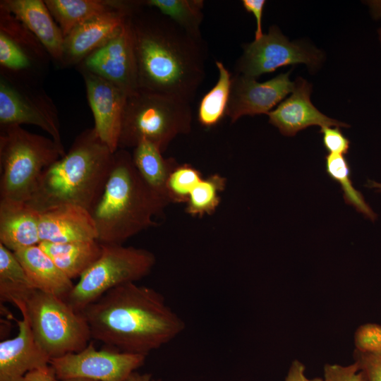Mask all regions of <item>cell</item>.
Instances as JSON below:
<instances>
[{"mask_svg": "<svg viewBox=\"0 0 381 381\" xmlns=\"http://www.w3.org/2000/svg\"><path fill=\"white\" fill-rule=\"evenodd\" d=\"M37 290L14 253L0 243V298L13 305Z\"/></svg>", "mask_w": 381, "mask_h": 381, "instance_id": "obj_25", "label": "cell"}, {"mask_svg": "<svg viewBox=\"0 0 381 381\" xmlns=\"http://www.w3.org/2000/svg\"><path fill=\"white\" fill-rule=\"evenodd\" d=\"M40 242L71 243L97 240L90 212L78 205H64L40 212Z\"/></svg>", "mask_w": 381, "mask_h": 381, "instance_id": "obj_18", "label": "cell"}, {"mask_svg": "<svg viewBox=\"0 0 381 381\" xmlns=\"http://www.w3.org/2000/svg\"><path fill=\"white\" fill-rule=\"evenodd\" d=\"M367 186L370 188H375L377 189V191L381 192V183L368 180Z\"/></svg>", "mask_w": 381, "mask_h": 381, "instance_id": "obj_41", "label": "cell"}, {"mask_svg": "<svg viewBox=\"0 0 381 381\" xmlns=\"http://www.w3.org/2000/svg\"><path fill=\"white\" fill-rule=\"evenodd\" d=\"M24 307L37 342L51 359L88 345L92 336L85 315L65 299L35 290Z\"/></svg>", "mask_w": 381, "mask_h": 381, "instance_id": "obj_7", "label": "cell"}, {"mask_svg": "<svg viewBox=\"0 0 381 381\" xmlns=\"http://www.w3.org/2000/svg\"><path fill=\"white\" fill-rule=\"evenodd\" d=\"M37 290L66 299L74 284L40 247L33 246L14 253Z\"/></svg>", "mask_w": 381, "mask_h": 381, "instance_id": "obj_21", "label": "cell"}, {"mask_svg": "<svg viewBox=\"0 0 381 381\" xmlns=\"http://www.w3.org/2000/svg\"><path fill=\"white\" fill-rule=\"evenodd\" d=\"M102 247L99 258L80 276L65 299L77 311L82 312L114 288L144 278L156 262L155 255L144 248L120 244Z\"/></svg>", "mask_w": 381, "mask_h": 381, "instance_id": "obj_8", "label": "cell"}, {"mask_svg": "<svg viewBox=\"0 0 381 381\" xmlns=\"http://www.w3.org/2000/svg\"><path fill=\"white\" fill-rule=\"evenodd\" d=\"M215 65L217 81L202 97L198 109V120L205 128L214 126L226 116L231 95L233 75L222 62L216 61Z\"/></svg>", "mask_w": 381, "mask_h": 381, "instance_id": "obj_26", "label": "cell"}, {"mask_svg": "<svg viewBox=\"0 0 381 381\" xmlns=\"http://www.w3.org/2000/svg\"><path fill=\"white\" fill-rule=\"evenodd\" d=\"M81 63L80 68L111 82L127 95L138 90V67L131 16L114 37Z\"/></svg>", "mask_w": 381, "mask_h": 381, "instance_id": "obj_12", "label": "cell"}, {"mask_svg": "<svg viewBox=\"0 0 381 381\" xmlns=\"http://www.w3.org/2000/svg\"><path fill=\"white\" fill-rule=\"evenodd\" d=\"M133 149V162L143 181L152 190L170 203L167 183L171 172L179 164L174 158H164L161 150L146 140L140 141Z\"/></svg>", "mask_w": 381, "mask_h": 381, "instance_id": "obj_23", "label": "cell"}, {"mask_svg": "<svg viewBox=\"0 0 381 381\" xmlns=\"http://www.w3.org/2000/svg\"><path fill=\"white\" fill-rule=\"evenodd\" d=\"M355 349L368 353L381 352V325L365 323L354 333Z\"/></svg>", "mask_w": 381, "mask_h": 381, "instance_id": "obj_32", "label": "cell"}, {"mask_svg": "<svg viewBox=\"0 0 381 381\" xmlns=\"http://www.w3.org/2000/svg\"><path fill=\"white\" fill-rule=\"evenodd\" d=\"M325 169L328 176L339 183L345 202L374 221L377 214L366 202L363 194L353 187L351 167L346 157L342 155L329 153L325 156Z\"/></svg>", "mask_w": 381, "mask_h": 381, "instance_id": "obj_28", "label": "cell"}, {"mask_svg": "<svg viewBox=\"0 0 381 381\" xmlns=\"http://www.w3.org/2000/svg\"><path fill=\"white\" fill-rule=\"evenodd\" d=\"M353 356L367 381H381V352L368 353L355 349Z\"/></svg>", "mask_w": 381, "mask_h": 381, "instance_id": "obj_34", "label": "cell"}, {"mask_svg": "<svg viewBox=\"0 0 381 381\" xmlns=\"http://www.w3.org/2000/svg\"><path fill=\"white\" fill-rule=\"evenodd\" d=\"M191 103L178 97L139 88L127 95L119 148H134L142 140L162 152L178 135L191 131Z\"/></svg>", "mask_w": 381, "mask_h": 381, "instance_id": "obj_6", "label": "cell"}, {"mask_svg": "<svg viewBox=\"0 0 381 381\" xmlns=\"http://www.w3.org/2000/svg\"><path fill=\"white\" fill-rule=\"evenodd\" d=\"M34 125L63 146L57 110L45 93L28 92L4 75L0 77V126Z\"/></svg>", "mask_w": 381, "mask_h": 381, "instance_id": "obj_11", "label": "cell"}, {"mask_svg": "<svg viewBox=\"0 0 381 381\" xmlns=\"http://www.w3.org/2000/svg\"><path fill=\"white\" fill-rule=\"evenodd\" d=\"M320 133L322 134V143L329 154L344 155L350 147L349 140L343 134L339 127H322Z\"/></svg>", "mask_w": 381, "mask_h": 381, "instance_id": "obj_35", "label": "cell"}, {"mask_svg": "<svg viewBox=\"0 0 381 381\" xmlns=\"http://www.w3.org/2000/svg\"><path fill=\"white\" fill-rule=\"evenodd\" d=\"M226 184V179L218 174L202 178L191 191L186 212L193 217L213 213L221 202L219 194L225 189Z\"/></svg>", "mask_w": 381, "mask_h": 381, "instance_id": "obj_29", "label": "cell"}, {"mask_svg": "<svg viewBox=\"0 0 381 381\" xmlns=\"http://www.w3.org/2000/svg\"><path fill=\"white\" fill-rule=\"evenodd\" d=\"M23 47L0 32V64L13 71L28 69L32 66L30 54Z\"/></svg>", "mask_w": 381, "mask_h": 381, "instance_id": "obj_31", "label": "cell"}, {"mask_svg": "<svg viewBox=\"0 0 381 381\" xmlns=\"http://www.w3.org/2000/svg\"><path fill=\"white\" fill-rule=\"evenodd\" d=\"M131 1L44 0L49 12L66 37L75 27L104 13L125 7Z\"/></svg>", "mask_w": 381, "mask_h": 381, "instance_id": "obj_24", "label": "cell"}, {"mask_svg": "<svg viewBox=\"0 0 381 381\" xmlns=\"http://www.w3.org/2000/svg\"><path fill=\"white\" fill-rule=\"evenodd\" d=\"M291 72L281 73L262 83L241 75H233L226 116L234 123L243 116L267 114L293 92L295 82L289 79Z\"/></svg>", "mask_w": 381, "mask_h": 381, "instance_id": "obj_13", "label": "cell"}, {"mask_svg": "<svg viewBox=\"0 0 381 381\" xmlns=\"http://www.w3.org/2000/svg\"><path fill=\"white\" fill-rule=\"evenodd\" d=\"M311 85L298 78L292 94L281 102L267 115L269 122L277 127L282 135H295L310 126L349 128V125L331 119L321 113L311 102Z\"/></svg>", "mask_w": 381, "mask_h": 381, "instance_id": "obj_17", "label": "cell"}, {"mask_svg": "<svg viewBox=\"0 0 381 381\" xmlns=\"http://www.w3.org/2000/svg\"><path fill=\"white\" fill-rule=\"evenodd\" d=\"M285 381H325L323 378H308L306 375V367L298 360H294L288 370Z\"/></svg>", "mask_w": 381, "mask_h": 381, "instance_id": "obj_37", "label": "cell"}, {"mask_svg": "<svg viewBox=\"0 0 381 381\" xmlns=\"http://www.w3.org/2000/svg\"><path fill=\"white\" fill-rule=\"evenodd\" d=\"M66 153L52 138L17 125L1 128L0 200L27 202L44 170Z\"/></svg>", "mask_w": 381, "mask_h": 381, "instance_id": "obj_5", "label": "cell"}, {"mask_svg": "<svg viewBox=\"0 0 381 381\" xmlns=\"http://www.w3.org/2000/svg\"><path fill=\"white\" fill-rule=\"evenodd\" d=\"M126 381H156L150 373H133Z\"/></svg>", "mask_w": 381, "mask_h": 381, "instance_id": "obj_40", "label": "cell"}, {"mask_svg": "<svg viewBox=\"0 0 381 381\" xmlns=\"http://www.w3.org/2000/svg\"><path fill=\"white\" fill-rule=\"evenodd\" d=\"M0 8L23 23L52 59L63 63L65 37L44 1L1 0Z\"/></svg>", "mask_w": 381, "mask_h": 381, "instance_id": "obj_19", "label": "cell"}, {"mask_svg": "<svg viewBox=\"0 0 381 381\" xmlns=\"http://www.w3.org/2000/svg\"><path fill=\"white\" fill-rule=\"evenodd\" d=\"M114 154L93 128L84 130L68 152L44 170L27 203L38 212L64 205L90 211L104 190Z\"/></svg>", "mask_w": 381, "mask_h": 381, "instance_id": "obj_3", "label": "cell"}, {"mask_svg": "<svg viewBox=\"0 0 381 381\" xmlns=\"http://www.w3.org/2000/svg\"><path fill=\"white\" fill-rule=\"evenodd\" d=\"M169 203L143 181L131 154L119 148L104 190L90 210L102 244H120L140 231L156 225Z\"/></svg>", "mask_w": 381, "mask_h": 381, "instance_id": "obj_4", "label": "cell"}, {"mask_svg": "<svg viewBox=\"0 0 381 381\" xmlns=\"http://www.w3.org/2000/svg\"><path fill=\"white\" fill-rule=\"evenodd\" d=\"M16 306L22 319L17 321L18 334L0 343V381H22L28 373L49 365L51 361L35 338L24 302Z\"/></svg>", "mask_w": 381, "mask_h": 381, "instance_id": "obj_16", "label": "cell"}, {"mask_svg": "<svg viewBox=\"0 0 381 381\" xmlns=\"http://www.w3.org/2000/svg\"><path fill=\"white\" fill-rule=\"evenodd\" d=\"M373 17L375 19L381 18V1H368ZM379 40L381 43V28L378 30Z\"/></svg>", "mask_w": 381, "mask_h": 381, "instance_id": "obj_39", "label": "cell"}, {"mask_svg": "<svg viewBox=\"0 0 381 381\" xmlns=\"http://www.w3.org/2000/svg\"><path fill=\"white\" fill-rule=\"evenodd\" d=\"M141 2L145 6L157 10L192 35L202 37V0H146Z\"/></svg>", "mask_w": 381, "mask_h": 381, "instance_id": "obj_27", "label": "cell"}, {"mask_svg": "<svg viewBox=\"0 0 381 381\" xmlns=\"http://www.w3.org/2000/svg\"><path fill=\"white\" fill-rule=\"evenodd\" d=\"M323 379L325 381H367L355 361L348 365L325 364Z\"/></svg>", "mask_w": 381, "mask_h": 381, "instance_id": "obj_33", "label": "cell"}, {"mask_svg": "<svg viewBox=\"0 0 381 381\" xmlns=\"http://www.w3.org/2000/svg\"><path fill=\"white\" fill-rule=\"evenodd\" d=\"M200 171L190 164H178L171 172L167 183L170 202H187L195 186L202 180Z\"/></svg>", "mask_w": 381, "mask_h": 381, "instance_id": "obj_30", "label": "cell"}, {"mask_svg": "<svg viewBox=\"0 0 381 381\" xmlns=\"http://www.w3.org/2000/svg\"><path fill=\"white\" fill-rule=\"evenodd\" d=\"M56 379L54 370L49 365L28 373L22 381H55Z\"/></svg>", "mask_w": 381, "mask_h": 381, "instance_id": "obj_38", "label": "cell"}, {"mask_svg": "<svg viewBox=\"0 0 381 381\" xmlns=\"http://www.w3.org/2000/svg\"><path fill=\"white\" fill-rule=\"evenodd\" d=\"M82 312L92 339L108 348L146 356L186 328L161 293L136 282L111 289Z\"/></svg>", "mask_w": 381, "mask_h": 381, "instance_id": "obj_2", "label": "cell"}, {"mask_svg": "<svg viewBox=\"0 0 381 381\" xmlns=\"http://www.w3.org/2000/svg\"><path fill=\"white\" fill-rule=\"evenodd\" d=\"M243 48V54L235 65L236 74L255 79L289 65L304 64L314 69L322 60L320 51L290 42L275 25Z\"/></svg>", "mask_w": 381, "mask_h": 381, "instance_id": "obj_9", "label": "cell"}, {"mask_svg": "<svg viewBox=\"0 0 381 381\" xmlns=\"http://www.w3.org/2000/svg\"><path fill=\"white\" fill-rule=\"evenodd\" d=\"M39 219L27 202L0 200V243L13 253L39 245Z\"/></svg>", "mask_w": 381, "mask_h": 381, "instance_id": "obj_20", "label": "cell"}, {"mask_svg": "<svg viewBox=\"0 0 381 381\" xmlns=\"http://www.w3.org/2000/svg\"><path fill=\"white\" fill-rule=\"evenodd\" d=\"M38 246L71 279L80 278L99 258L102 250L97 240L61 243L42 241Z\"/></svg>", "mask_w": 381, "mask_h": 381, "instance_id": "obj_22", "label": "cell"}, {"mask_svg": "<svg viewBox=\"0 0 381 381\" xmlns=\"http://www.w3.org/2000/svg\"><path fill=\"white\" fill-rule=\"evenodd\" d=\"M146 356L106 347L97 349L92 343L83 350L51 359L49 365L58 380L84 378L95 381H126L145 363Z\"/></svg>", "mask_w": 381, "mask_h": 381, "instance_id": "obj_10", "label": "cell"}, {"mask_svg": "<svg viewBox=\"0 0 381 381\" xmlns=\"http://www.w3.org/2000/svg\"><path fill=\"white\" fill-rule=\"evenodd\" d=\"M139 5L140 1H131L125 7L98 15L75 27L65 37L62 64L81 63L117 34Z\"/></svg>", "mask_w": 381, "mask_h": 381, "instance_id": "obj_15", "label": "cell"}, {"mask_svg": "<svg viewBox=\"0 0 381 381\" xmlns=\"http://www.w3.org/2000/svg\"><path fill=\"white\" fill-rule=\"evenodd\" d=\"M87 99L93 115V128L112 152L119 149L127 95L111 82L80 68Z\"/></svg>", "mask_w": 381, "mask_h": 381, "instance_id": "obj_14", "label": "cell"}, {"mask_svg": "<svg viewBox=\"0 0 381 381\" xmlns=\"http://www.w3.org/2000/svg\"><path fill=\"white\" fill-rule=\"evenodd\" d=\"M144 8L140 1L131 15L139 88L191 103L205 75L207 54L202 37L157 10Z\"/></svg>", "mask_w": 381, "mask_h": 381, "instance_id": "obj_1", "label": "cell"}, {"mask_svg": "<svg viewBox=\"0 0 381 381\" xmlns=\"http://www.w3.org/2000/svg\"><path fill=\"white\" fill-rule=\"evenodd\" d=\"M55 381H95V380L84 379V378H72V379H67V380L56 379Z\"/></svg>", "mask_w": 381, "mask_h": 381, "instance_id": "obj_42", "label": "cell"}, {"mask_svg": "<svg viewBox=\"0 0 381 381\" xmlns=\"http://www.w3.org/2000/svg\"><path fill=\"white\" fill-rule=\"evenodd\" d=\"M266 1L265 0H243L242 5L248 13H253L256 21V29L255 32V40L260 39L264 34L262 30V18L264 6Z\"/></svg>", "mask_w": 381, "mask_h": 381, "instance_id": "obj_36", "label": "cell"}]
</instances>
